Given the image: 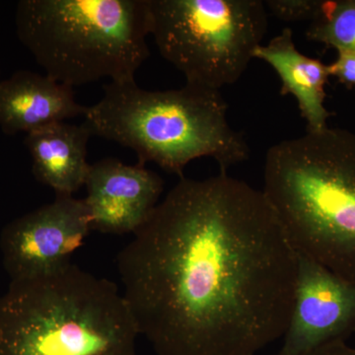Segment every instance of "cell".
I'll list each match as a JSON object with an SVG mask.
<instances>
[{"mask_svg": "<svg viewBox=\"0 0 355 355\" xmlns=\"http://www.w3.org/2000/svg\"><path fill=\"white\" fill-rule=\"evenodd\" d=\"M298 254L263 191L182 177L116 257L157 355H256L286 334Z\"/></svg>", "mask_w": 355, "mask_h": 355, "instance_id": "1", "label": "cell"}, {"mask_svg": "<svg viewBox=\"0 0 355 355\" xmlns=\"http://www.w3.org/2000/svg\"><path fill=\"white\" fill-rule=\"evenodd\" d=\"M263 193L298 254L355 284V133L326 128L266 155Z\"/></svg>", "mask_w": 355, "mask_h": 355, "instance_id": "2", "label": "cell"}, {"mask_svg": "<svg viewBox=\"0 0 355 355\" xmlns=\"http://www.w3.org/2000/svg\"><path fill=\"white\" fill-rule=\"evenodd\" d=\"M83 116L91 135L132 149L139 164L153 162L181 177L196 159L212 158L227 173L250 156L244 135L229 123L220 91L189 84L150 91L135 80L110 83Z\"/></svg>", "mask_w": 355, "mask_h": 355, "instance_id": "3", "label": "cell"}, {"mask_svg": "<svg viewBox=\"0 0 355 355\" xmlns=\"http://www.w3.org/2000/svg\"><path fill=\"white\" fill-rule=\"evenodd\" d=\"M139 335L116 284L72 263L0 297V355H135Z\"/></svg>", "mask_w": 355, "mask_h": 355, "instance_id": "4", "label": "cell"}, {"mask_svg": "<svg viewBox=\"0 0 355 355\" xmlns=\"http://www.w3.org/2000/svg\"><path fill=\"white\" fill-rule=\"evenodd\" d=\"M15 25L46 76L72 88L135 80L150 55V0H21Z\"/></svg>", "mask_w": 355, "mask_h": 355, "instance_id": "5", "label": "cell"}, {"mask_svg": "<svg viewBox=\"0 0 355 355\" xmlns=\"http://www.w3.org/2000/svg\"><path fill=\"white\" fill-rule=\"evenodd\" d=\"M151 36L189 85L237 83L268 28L261 0H150Z\"/></svg>", "mask_w": 355, "mask_h": 355, "instance_id": "6", "label": "cell"}, {"mask_svg": "<svg viewBox=\"0 0 355 355\" xmlns=\"http://www.w3.org/2000/svg\"><path fill=\"white\" fill-rule=\"evenodd\" d=\"M92 231L84 200L57 196L9 222L0 235L2 261L10 282L36 279L70 265Z\"/></svg>", "mask_w": 355, "mask_h": 355, "instance_id": "7", "label": "cell"}, {"mask_svg": "<svg viewBox=\"0 0 355 355\" xmlns=\"http://www.w3.org/2000/svg\"><path fill=\"white\" fill-rule=\"evenodd\" d=\"M355 334V284L298 254L291 319L279 355H304Z\"/></svg>", "mask_w": 355, "mask_h": 355, "instance_id": "8", "label": "cell"}, {"mask_svg": "<svg viewBox=\"0 0 355 355\" xmlns=\"http://www.w3.org/2000/svg\"><path fill=\"white\" fill-rule=\"evenodd\" d=\"M85 187L92 231L125 235L137 233L153 216L164 182L144 165L105 158L90 165Z\"/></svg>", "mask_w": 355, "mask_h": 355, "instance_id": "9", "label": "cell"}, {"mask_svg": "<svg viewBox=\"0 0 355 355\" xmlns=\"http://www.w3.org/2000/svg\"><path fill=\"white\" fill-rule=\"evenodd\" d=\"M73 88L46 76L19 70L0 81V128L7 135L31 132L84 116Z\"/></svg>", "mask_w": 355, "mask_h": 355, "instance_id": "10", "label": "cell"}, {"mask_svg": "<svg viewBox=\"0 0 355 355\" xmlns=\"http://www.w3.org/2000/svg\"><path fill=\"white\" fill-rule=\"evenodd\" d=\"M254 58L277 72L282 95L295 98L301 116L307 123V132H320L329 127L331 113L324 105L326 85L331 76L328 65L303 55L296 48L291 29L286 28L268 44H261Z\"/></svg>", "mask_w": 355, "mask_h": 355, "instance_id": "11", "label": "cell"}, {"mask_svg": "<svg viewBox=\"0 0 355 355\" xmlns=\"http://www.w3.org/2000/svg\"><path fill=\"white\" fill-rule=\"evenodd\" d=\"M90 130L62 123L27 133L24 144L32 158V172L40 183L57 196H72L85 186L90 165L87 146Z\"/></svg>", "mask_w": 355, "mask_h": 355, "instance_id": "12", "label": "cell"}, {"mask_svg": "<svg viewBox=\"0 0 355 355\" xmlns=\"http://www.w3.org/2000/svg\"><path fill=\"white\" fill-rule=\"evenodd\" d=\"M306 37L336 51H355V0H323Z\"/></svg>", "mask_w": 355, "mask_h": 355, "instance_id": "13", "label": "cell"}, {"mask_svg": "<svg viewBox=\"0 0 355 355\" xmlns=\"http://www.w3.org/2000/svg\"><path fill=\"white\" fill-rule=\"evenodd\" d=\"M266 10L284 22H312L321 10L323 0H268Z\"/></svg>", "mask_w": 355, "mask_h": 355, "instance_id": "14", "label": "cell"}, {"mask_svg": "<svg viewBox=\"0 0 355 355\" xmlns=\"http://www.w3.org/2000/svg\"><path fill=\"white\" fill-rule=\"evenodd\" d=\"M336 53L335 62L328 65L330 76L347 87L355 88V51L338 50Z\"/></svg>", "mask_w": 355, "mask_h": 355, "instance_id": "15", "label": "cell"}, {"mask_svg": "<svg viewBox=\"0 0 355 355\" xmlns=\"http://www.w3.org/2000/svg\"><path fill=\"white\" fill-rule=\"evenodd\" d=\"M304 355H355V347H349L345 342L331 343L311 350Z\"/></svg>", "mask_w": 355, "mask_h": 355, "instance_id": "16", "label": "cell"}, {"mask_svg": "<svg viewBox=\"0 0 355 355\" xmlns=\"http://www.w3.org/2000/svg\"><path fill=\"white\" fill-rule=\"evenodd\" d=\"M354 335H355V334H354Z\"/></svg>", "mask_w": 355, "mask_h": 355, "instance_id": "17", "label": "cell"}]
</instances>
